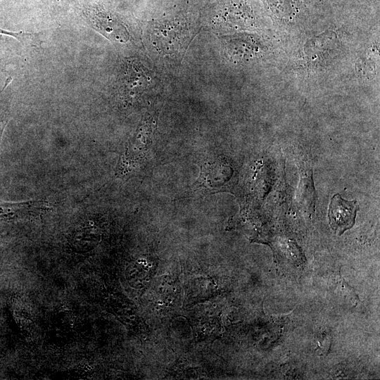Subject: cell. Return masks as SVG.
<instances>
[{"label": "cell", "instance_id": "obj_1", "mask_svg": "<svg viewBox=\"0 0 380 380\" xmlns=\"http://www.w3.org/2000/svg\"><path fill=\"white\" fill-rule=\"evenodd\" d=\"M94 28L110 40L127 42L129 34L118 13L92 0H80L75 7Z\"/></svg>", "mask_w": 380, "mask_h": 380}, {"label": "cell", "instance_id": "obj_2", "mask_svg": "<svg viewBox=\"0 0 380 380\" xmlns=\"http://www.w3.org/2000/svg\"><path fill=\"white\" fill-rule=\"evenodd\" d=\"M155 30V42L157 46L162 51L170 53L174 51L175 46L180 47V44L185 46L184 42L189 43V37H184L189 34L187 24L182 18H177L165 20L158 24ZM185 43V42H184Z\"/></svg>", "mask_w": 380, "mask_h": 380}, {"label": "cell", "instance_id": "obj_3", "mask_svg": "<svg viewBox=\"0 0 380 380\" xmlns=\"http://www.w3.org/2000/svg\"><path fill=\"white\" fill-rule=\"evenodd\" d=\"M358 210L359 205L355 201H346L338 194L334 195L328 211L331 228L341 235L355 224Z\"/></svg>", "mask_w": 380, "mask_h": 380}, {"label": "cell", "instance_id": "obj_4", "mask_svg": "<svg viewBox=\"0 0 380 380\" xmlns=\"http://www.w3.org/2000/svg\"><path fill=\"white\" fill-rule=\"evenodd\" d=\"M49 203L43 200L20 203H0V217L10 220L25 217H37L50 208Z\"/></svg>", "mask_w": 380, "mask_h": 380}, {"label": "cell", "instance_id": "obj_5", "mask_svg": "<svg viewBox=\"0 0 380 380\" xmlns=\"http://www.w3.org/2000/svg\"><path fill=\"white\" fill-rule=\"evenodd\" d=\"M128 70L125 86L129 94H139L151 85L152 75L146 67L134 62L130 64Z\"/></svg>", "mask_w": 380, "mask_h": 380}, {"label": "cell", "instance_id": "obj_6", "mask_svg": "<svg viewBox=\"0 0 380 380\" xmlns=\"http://www.w3.org/2000/svg\"><path fill=\"white\" fill-rule=\"evenodd\" d=\"M48 8L53 11H67L75 8L80 0H40Z\"/></svg>", "mask_w": 380, "mask_h": 380}, {"label": "cell", "instance_id": "obj_7", "mask_svg": "<svg viewBox=\"0 0 380 380\" xmlns=\"http://www.w3.org/2000/svg\"><path fill=\"white\" fill-rule=\"evenodd\" d=\"M0 34L10 36L23 44H25L26 42H35L34 39L36 36L32 33L24 31L14 32L0 27Z\"/></svg>", "mask_w": 380, "mask_h": 380}, {"label": "cell", "instance_id": "obj_8", "mask_svg": "<svg viewBox=\"0 0 380 380\" xmlns=\"http://www.w3.org/2000/svg\"><path fill=\"white\" fill-rule=\"evenodd\" d=\"M5 125H6V122L4 120H1L0 122V138H1V135L3 129H4V126H5Z\"/></svg>", "mask_w": 380, "mask_h": 380}]
</instances>
